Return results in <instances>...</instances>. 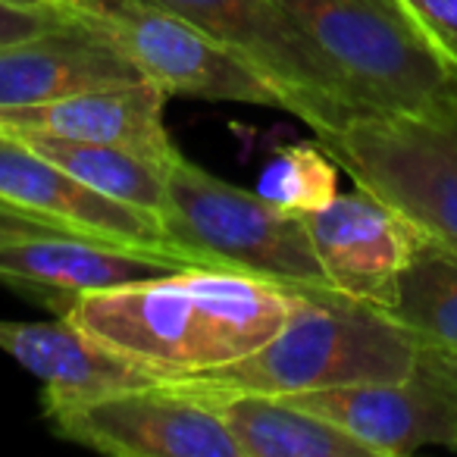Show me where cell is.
Wrapping results in <instances>:
<instances>
[{
  "label": "cell",
  "mask_w": 457,
  "mask_h": 457,
  "mask_svg": "<svg viewBox=\"0 0 457 457\" xmlns=\"http://www.w3.org/2000/svg\"><path fill=\"white\" fill-rule=\"evenodd\" d=\"M288 311L292 288L191 267L76 295L60 317L138 367L176 379L254 354L286 326Z\"/></svg>",
  "instance_id": "cell-1"
},
{
  "label": "cell",
  "mask_w": 457,
  "mask_h": 457,
  "mask_svg": "<svg viewBox=\"0 0 457 457\" xmlns=\"http://www.w3.org/2000/svg\"><path fill=\"white\" fill-rule=\"evenodd\" d=\"M317 141L354 185L392 204L426 238L457 251V82L429 110L357 116Z\"/></svg>",
  "instance_id": "cell-5"
},
{
  "label": "cell",
  "mask_w": 457,
  "mask_h": 457,
  "mask_svg": "<svg viewBox=\"0 0 457 457\" xmlns=\"http://www.w3.org/2000/svg\"><path fill=\"white\" fill-rule=\"evenodd\" d=\"M163 232L207 270L257 276L273 286H329L304 216L276 207L179 154L166 166Z\"/></svg>",
  "instance_id": "cell-4"
},
{
  "label": "cell",
  "mask_w": 457,
  "mask_h": 457,
  "mask_svg": "<svg viewBox=\"0 0 457 457\" xmlns=\"http://www.w3.org/2000/svg\"><path fill=\"white\" fill-rule=\"evenodd\" d=\"M191 270L182 261L138 248H120L82 236H32L0 245V282L41 295L51 307L85 292L116 288L160 273Z\"/></svg>",
  "instance_id": "cell-13"
},
{
  "label": "cell",
  "mask_w": 457,
  "mask_h": 457,
  "mask_svg": "<svg viewBox=\"0 0 457 457\" xmlns=\"http://www.w3.org/2000/svg\"><path fill=\"white\" fill-rule=\"evenodd\" d=\"M436 47L457 63V0H401Z\"/></svg>",
  "instance_id": "cell-20"
},
{
  "label": "cell",
  "mask_w": 457,
  "mask_h": 457,
  "mask_svg": "<svg viewBox=\"0 0 457 457\" xmlns=\"http://www.w3.org/2000/svg\"><path fill=\"white\" fill-rule=\"evenodd\" d=\"M286 95L288 113L329 138L354 120L336 72L276 0H157Z\"/></svg>",
  "instance_id": "cell-8"
},
{
  "label": "cell",
  "mask_w": 457,
  "mask_h": 457,
  "mask_svg": "<svg viewBox=\"0 0 457 457\" xmlns=\"http://www.w3.org/2000/svg\"><path fill=\"white\" fill-rule=\"evenodd\" d=\"M438 354H442V351H438ZM451 361V367H454V373H457V357H451V354H445Z\"/></svg>",
  "instance_id": "cell-24"
},
{
  "label": "cell",
  "mask_w": 457,
  "mask_h": 457,
  "mask_svg": "<svg viewBox=\"0 0 457 457\" xmlns=\"http://www.w3.org/2000/svg\"><path fill=\"white\" fill-rule=\"evenodd\" d=\"M170 382V379H166ZM179 388V386H176ZM185 392V388H182ZM226 423L238 457H373L336 423L279 398L251 392H188Z\"/></svg>",
  "instance_id": "cell-16"
},
{
  "label": "cell",
  "mask_w": 457,
  "mask_h": 457,
  "mask_svg": "<svg viewBox=\"0 0 457 457\" xmlns=\"http://www.w3.org/2000/svg\"><path fill=\"white\" fill-rule=\"evenodd\" d=\"M336 423L373 457H407L423 448L457 451V373L445 354L420 351L417 370L404 379L361 382L279 395Z\"/></svg>",
  "instance_id": "cell-9"
},
{
  "label": "cell",
  "mask_w": 457,
  "mask_h": 457,
  "mask_svg": "<svg viewBox=\"0 0 457 457\" xmlns=\"http://www.w3.org/2000/svg\"><path fill=\"white\" fill-rule=\"evenodd\" d=\"M32 236H76V232H70V228L57 226L51 220H41L35 213H26V210L13 207L7 201H0V245Z\"/></svg>",
  "instance_id": "cell-22"
},
{
  "label": "cell",
  "mask_w": 457,
  "mask_h": 457,
  "mask_svg": "<svg viewBox=\"0 0 457 457\" xmlns=\"http://www.w3.org/2000/svg\"><path fill=\"white\" fill-rule=\"evenodd\" d=\"M166 97L170 95L147 79L88 88L47 104L0 110V132H35L116 145L170 166L179 157V147L172 145L166 129Z\"/></svg>",
  "instance_id": "cell-12"
},
{
  "label": "cell",
  "mask_w": 457,
  "mask_h": 457,
  "mask_svg": "<svg viewBox=\"0 0 457 457\" xmlns=\"http://www.w3.org/2000/svg\"><path fill=\"white\" fill-rule=\"evenodd\" d=\"M4 4H16V7H47L51 0H4Z\"/></svg>",
  "instance_id": "cell-23"
},
{
  "label": "cell",
  "mask_w": 457,
  "mask_h": 457,
  "mask_svg": "<svg viewBox=\"0 0 457 457\" xmlns=\"http://www.w3.org/2000/svg\"><path fill=\"white\" fill-rule=\"evenodd\" d=\"M276 4L336 72L357 116L420 113L457 82V63L438 51L401 0Z\"/></svg>",
  "instance_id": "cell-3"
},
{
  "label": "cell",
  "mask_w": 457,
  "mask_h": 457,
  "mask_svg": "<svg viewBox=\"0 0 457 457\" xmlns=\"http://www.w3.org/2000/svg\"><path fill=\"white\" fill-rule=\"evenodd\" d=\"M0 351L38 376L45 382V395L54 398L101 395L163 379L129 357L104 348L66 317H60L57 323L0 320Z\"/></svg>",
  "instance_id": "cell-15"
},
{
  "label": "cell",
  "mask_w": 457,
  "mask_h": 457,
  "mask_svg": "<svg viewBox=\"0 0 457 457\" xmlns=\"http://www.w3.org/2000/svg\"><path fill=\"white\" fill-rule=\"evenodd\" d=\"M45 417L60 438L113 457H238L222 417L172 382L101 395H45Z\"/></svg>",
  "instance_id": "cell-7"
},
{
  "label": "cell",
  "mask_w": 457,
  "mask_h": 457,
  "mask_svg": "<svg viewBox=\"0 0 457 457\" xmlns=\"http://www.w3.org/2000/svg\"><path fill=\"white\" fill-rule=\"evenodd\" d=\"M257 191L288 213H317L338 195V163L320 141L279 147L263 166Z\"/></svg>",
  "instance_id": "cell-19"
},
{
  "label": "cell",
  "mask_w": 457,
  "mask_h": 457,
  "mask_svg": "<svg viewBox=\"0 0 457 457\" xmlns=\"http://www.w3.org/2000/svg\"><path fill=\"white\" fill-rule=\"evenodd\" d=\"M138 79L141 72L110 41L66 13L57 26L32 38L0 45V110L32 107Z\"/></svg>",
  "instance_id": "cell-14"
},
{
  "label": "cell",
  "mask_w": 457,
  "mask_h": 457,
  "mask_svg": "<svg viewBox=\"0 0 457 457\" xmlns=\"http://www.w3.org/2000/svg\"><path fill=\"white\" fill-rule=\"evenodd\" d=\"M0 201L57 222L82 238L151 251L182 261L185 267H204L166 238L163 222L154 213L101 195L7 132H0Z\"/></svg>",
  "instance_id": "cell-10"
},
{
  "label": "cell",
  "mask_w": 457,
  "mask_h": 457,
  "mask_svg": "<svg viewBox=\"0 0 457 457\" xmlns=\"http://www.w3.org/2000/svg\"><path fill=\"white\" fill-rule=\"evenodd\" d=\"M392 313L420 348L457 357V251L420 238L417 254L398 279Z\"/></svg>",
  "instance_id": "cell-18"
},
{
  "label": "cell",
  "mask_w": 457,
  "mask_h": 457,
  "mask_svg": "<svg viewBox=\"0 0 457 457\" xmlns=\"http://www.w3.org/2000/svg\"><path fill=\"white\" fill-rule=\"evenodd\" d=\"M60 20H63V10L57 4H47V7H16V4H4L0 0V45L32 38V35L57 26Z\"/></svg>",
  "instance_id": "cell-21"
},
{
  "label": "cell",
  "mask_w": 457,
  "mask_h": 457,
  "mask_svg": "<svg viewBox=\"0 0 457 457\" xmlns=\"http://www.w3.org/2000/svg\"><path fill=\"white\" fill-rule=\"evenodd\" d=\"M304 222L329 286L392 311L398 279L417 254L423 232L361 185L307 213Z\"/></svg>",
  "instance_id": "cell-11"
},
{
  "label": "cell",
  "mask_w": 457,
  "mask_h": 457,
  "mask_svg": "<svg viewBox=\"0 0 457 457\" xmlns=\"http://www.w3.org/2000/svg\"><path fill=\"white\" fill-rule=\"evenodd\" d=\"M51 4H63V0H51Z\"/></svg>",
  "instance_id": "cell-25"
},
{
  "label": "cell",
  "mask_w": 457,
  "mask_h": 457,
  "mask_svg": "<svg viewBox=\"0 0 457 457\" xmlns=\"http://www.w3.org/2000/svg\"><path fill=\"white\" fill-rule=\"evenodd\" d=\"M420 351L388 307L332 286H298L286 326L254 354L170 382L185 392L298 395L404 379L417 370Z\"/></svg>",
  "instance_id": "cell-2"
},
{
  "label": "cell",
  "mask_w": 457,
  "mask_h": 457,
  "mask_svg": "<svg viewBox=\"0 0 457 457\" xmlns=\"http://www.w3.org/2000/svg\"><path fill=\"white\" fill-rule=\"evenodd\" d=\"M60 10L110 41L141 79L160 85L166 95L288 113L286 95L276 85L157 0H63Z\"/></svg>",
  "instance_id": "cell-6"
},
{
  "label": "cell",
  "mask_w": 457,
  "mask_h": 457,
  "mask_svg": "<svg viewBox=\"0 0 457 457\" xmlns=\"http://www.w3.org/2000/svg\"><path fill=\"white\" fill-rule=\"evenodd\" d=\"M10 135V132H7ZM20 141H26L32 151L57 163L79 182L91 185L101 195L113 201L132 204L157 220H163L166 210V166L157 160L135 154L129 147L116 145H95V141H76V138H57V135H35L20 132Z\"/></svg>",
  "instance_id": "cell-17"
}]
</instances>
